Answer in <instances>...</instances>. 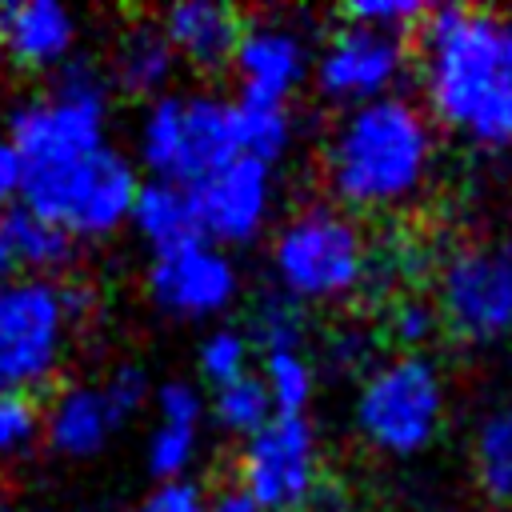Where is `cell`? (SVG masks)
I'll use <instances>...</instances> for the list:
<instances>
[{
    "label": "cell",
    "mask_w": 512,
    "mask_h": 512,
    "mask_svg": "<svg viewBox=\"0 0 512 512\" xmlns=\"http://www.w3.org/2000/svg\"><path fill=\"white\" fill-rule=\"evenodd\" d=\"M424 56V88L440 120L484 144L512 140V16L440 4L412 32Z\"/></svg>",
    "instance_id": "6da1fadb"
},
{
    "label": "cell",
    "mask_w": 512,
    "mask_h": 512,
    "mask_svg": "<svg viewBox=\"0 0 512 512\" xmlns=\"http://www.w3.org/2000/svg\"><path fill=\"white\" fill-rule=\"evenodd\" d=\"M432 160L428 116L396 96L360 104L324 152V176L344 204L376 208L408 196Z\"/></svg>",
    "instance_id": "7a4b0ae2"
},
{
    "label": "cell",
    "mask_w": 512,
    "mask_h": 512,
    "mask_svg": "<svg viewBox=\"0 0 512 512\" xmlns=\"http://www.w3.org/2000/svg\"><path fill=\"white\" fill-rule=\"evenodd\" d=\"M136 172L116 148H96L80 160L52 168H24L20 196L24 208L60 224L64 232H108L116 228L136 200Z\"/></svg>",
    "instance_id": "3957f363"
},
{
    "label": "cell",
    "mask_w": 512,
    "mask_h": 512,
    "mask_svg": "<svg viewBox=\"0 0 512 512\" xmlns=\"http://www.w3.org/2000/svg\"><path fill=\"white\" fill-rule=\"evenodd\" d=\"M108 84L88 60H72L56 72L52 96L32 100L12 116V148L24 168H52L96 152L104 140Z\"/></svg>",
    "instance_id": "277c9868"
},
{
    "label": "cell",
    "mask_w": 512,
    "mask_h": 512,
    "mask_svg": "<svg viewBox=\"0 0 512 512\" xmlns=\"http://www.w3.org/2000/svg\"><path fill=\"white\" fill-rule=\"evenodd\" d=\"M140 152L156 180L192 188L196 180L240 156L232 136V104L212 96H160L144 116Z\"/></svg>",
    "instance_id": "5b68a950"
},
{
    "label": "cell",
    "mask_w": 512,
    "mask_h": 512,
    "mask_svg": "<svg viewBox=\"0 0 512 512\" xmlns=\"http://www.w3.org/2000/svg\"><path fill=\"white\" fill-rule=\"evenodd\" d=\"M276 268L296 300L344 296L364 276V236L344 212L308 208L276 236Z\"/></svg>",
    "instance_id": "8992f818"
},
{
    "label": "cell",
    "mask_w": 512,
    "mask_h": 512,
    "mask_svg": "<svg viewBox=\"0 0 512 512\" xmlns=\"http://www.w3.org/2000/svg\"><path fill=\"white\" fill-rule=\"evenodd\" d=\"M444 408L440 376L420 356H396L376 368L360 388V428L372 444L388 452H416L432 440Z\"/></svg>",
    "instance_id": "52a82bcc"
},
{
    "label": "cell",
    "mask_w": 512,
    "mask_h": 512,
    "mask_svg": "<svg viewBox=\"0 0 512 512\" xmlns=\"http://www.w3.org/2000/svg\"><path fill=\"white\" fill-rule=\"evenodd\" d=\"M64 324L60 284L28 276L0 288V392H36L52 376Z\"/></svg>",
    "instance_id": "ba28073f"
},
{
    "label": "cell",
    "mask_w": 512,
    "mask_h": 512,
    "mask_svg": "<svg viewBox=\"0 0 512 512\" xmlns=\"http://www.w3.org/2000/svg\"><path fill=\"white\" fill-rule=\"evenodd\" d=\"M440 324L460 340L512 328V244H468L440 268Z\"/></svg>",
    "instance_id": "9c48e42d"
},
{
    "label": "cell",
    "mask_w": 512,
    "mask_h": 512,
    "mask_svg": "<svg viewBox=\"0 0 512 512\" xmlns=\"http://www.w3.org/2000/svg\"><path fill=\"white\" fill-rule=\"evenodd\" d=\"M260 512H304L320 488L316 436L304 416H272L240 452L236 480Z\"/></svg>",
    "instance_id": "30bf717a"
},
{
    "label": "cell",
    "mask_w": 512,
    "mask_h": 512,
    "mask_svg": "<svg viewBox=\"0 0 512 512\" xmlns=\"http://www.w3.org/2000/svg\"><path fill=\"white\" fill-rule=\"evenodd\" d=\"M408 40L412 32L348 24L344 32H336V40L320 56V68H316L320 92L332 100H368L384 92L408 56Z\"/></svg>",
    "instance_id": "8fae6325"
},
{
    "label": "cell",
    "mask_w": 512,
    "mask_h": 512,
    "mask_svg": "<svg viewBox=\"0 0 512 512\" xmlns=\"http://www.w3.org/2000/svg\"><path fill=\"white\" fill-rule=\"evenodd\" d=\"M204 236L248 240L268 212V164L236 156L188 188Z\"/></svg>",
    "instance_id": "7c38bea8"
},
{
    "label": "cell",
    "mask_w": 512,
    "mask_h": 512,
    "mask_svg": "<svg viewBox=\"0 0 512 512\" xmlns=\"http://www.w3.org/2000/svg\"><path fill=\"white\" fill-rule=\"evenodd\" d=\"M148 288L160 308L200 316L212 308H224L236 292V268L228 256H220L212 244L196 240L172 252H156L148 268Z\"/></svg>",
    "instance_id": "4fadbf2b"
},
{
    "label": "cell",
    "mask_w": 512,
    "mask_h": 512,
    "mask_svg": "<svg viewBox=\"0 0 512 512\" xmlns=\"http://www.w3.org/2000/svg\"><path fill=\"white\" fill-rule=\"evenodd\" d=\"M164 36L172 48H180L196 68L216 72L236 56V44L244 36V16L228 4L212 0H184L172 4L164 16Z\"/></svg>",
    "instance_id": "5bb4252c"
},
{
    "label": "cell",
    "mask_w": 512,
    "mask_h": 512,
    "mask_svg": "<svg viewBox=\"0 0 512 512\" xmlns=\"http://www.w3.org/2000/svg\"><path fill=\"white\" fill-rule=\"evenodd\" d=\"M236 72H240V84H244V96H256V100H280L296 88V80L304 76V48L292 32L284 28H244L240 44H236V56H232Z\"/></svg>",
    "instance_id": "9a60e30c"
},
{
    "label": "cell",
    "mask_w": 512,
    "mask_h": 512,
    "mask_svg": "<svg viewBox=\"0 0 512 512\" xmlns=\"http://www.w3.org/2000/svg\"><path fill=\"white\" fill-rule=\"evenodd\" d=\"M72 44V16L56 0H24L0 8V48L20 64L60 60Z\"/></svg>",
    "instance_id": "2e32d148"
},
{
    "label": "cell",
    "mask_w": 512,
    "mask_h": 512,
    "mask_svg": "<svg viewBox=\"0 0 512 512\" xmlns=\"http://www.w3.org/2000/svg\"><path fill=\"white\" fill-rule=\"evenodd\" d=\"M132 220L152 240L156 252H172V248L204 240V228H200V216H196V204H192L188 188H180L172 180L140 184L136 200H132Z\"/></svg>",
    "instance_id": "e0dca14e"
},
{
    "label": "cell",
    "mask_w": 512,
    "mask_h": 512,
    "mask_svg": "<svg viewBox=\"0 0 512 512\" xmlns=\"http://www.w3.org/2000/svg\"><path fill=\"white\" fill-rule=\"evenodd\" d=\"M112 428H120V420L108 408L100 388H68L48 408V436L68 456L100 452L104 440L112 436Z\"/></svg>",
    "instance_id": "ac0fdd59"
},
{
    "label": "cell",
    "mask_w": 512,
    "mask_h": 512,
    "mask_svg": "<svg viewBox=\"0 0 512 512\" xmlns=\"http://www.w3.org/2000/svg\"><path fill=\"white\" fill-rule=\"evenodd\" d=\"M172 56H176V48L168 44L164 28H156V24L132 28L116 52V84L128 96H148L168 80Z\"/></svg>",
    "instance_id": "d6986e66"
},
{
    "label": "cell",
    "mask_w": 512,
    "mask_h": 512,
    "mask_svg": "<svg viewBox=\"0 0 512 512\" xmlns=\"http://www.w3.org/2000/svg\"><path fill=\"white\" fill-rule=\"evenodd\" d=\"M288 132H292V120L280 100H256V96L232 100V136H236L240 156L268 164L284 152Z\"/></svg>",
    "instance_id": "ffe728a7"
},
{
    "label": "cell",
    "mask_w": 512,
    "mask_h": 512,
    "mask_svg": "<svg viewBox=\"0 0 512 512\" xmlns=\"http://www.w3.org/2000/svg\"><path fill=\"white\" fill-rule=\"evenodd\" d=\"M4 232H8V244L16 252V264H28V268H64L72 260V232H64L60 224L28 212L24 204L8 208L0 216Z\"/></svg>",
    "instance_id": "44dd1931"
},
{
    "label": "cell",
    "mask_w": 512,
    "mask_h": 512,
    "mask_svg": "<svg viewBox=\"0 0 512 512\" xmlns=\"http://www.w3.org/2000/svg\"><path fill=\"white\" fill-rule=\"evenodd\" d=\"M476 476L492 500L512 504V400L496 408L476 436Z\"/></svg>",
    "instance_id": "7402d4cb"
},
{
    "label": "cell",
    "mask_w": 512,
    "mask_h": 512,
    "mask_svg": "<svg viewBox=\"0 0 512 512\" xmlns=\"http://www.w3.org/2000/svg\"><path fill=\"white\" fill-rule=\"evenodd\" d=\"M252 340L272 352H296L304 340V308L292 292H264L252 308Z\"/></svg>",
    "instance_id": "603a6c76"
},
{
    "label": "cell",
    "mask_w": 512,
    "mask_h": 512,
    "mask_svg": "<svg viewBox=\"0 0 512 512\" xmlns=\"http://www.w3.org/2000/svg\"><path fill=\"white\" fill-rule=\"evenodd\" d=\"M216 420L240 436H256L272 420V396L260 376L244 372L240 380L216 388Z\"/></svg>",
    "instance_id": "cb8c5ba5"
},
{
    "label": "cell",
    "mask_w": 512,
    "mask_h": 512,
    "mask_svg": "<svg viewBox=\"0 0 512 512\" xmlns=\"http://www.w3.org/2000/svg\"><path fill=\"white\" fill-rule=\"evenodd\" d=\"M264 388L272 396L276 416H300L312 400V364L300 352H272L264 356Z\"/></svg>",
    "instance_id": "d4e9b609"
},
{
    "label": "cell",
    "mask_w": 512,
    "mask_h": 512,
    "mask_svg": "<svg viewBox=\"0 0 512 512\" xmlns=\"http://www.w3.org/2000/svg\"><path fill=\"white\" fill-rule=\"evenodd\" d=\"M424 12H428V4H412V0H352L340 8V16L348 24L392 28V32H416Z\"/></svg>",
    "instance_id": "484cf974"
},
{
    "label": "cell",
    "mask_w": 512,
    "mask_h": 512,
    "mask_svg": "<svg viewBox=\"0 0 512 512\" xmlns=\"http://www.w3.org/2000/svg\"><path fill=\"white\" fill-rule=\"evenodd\" d=\"M244 364H248V340L240 332H228V328L224 332H212L204 340V348H200V372L216 388L240 380L244 376Z\"/></svg>",
    "instance_id": "4316f807"
},
{
    "label": "cell",
    "mask_w": 512,
    "mask_h": 512,
    "mask_svg": "<svg viewBox=\"0 0 512 512\" xmlns=\"http://www.w3.org/2000/svg\"><path fill=\"white\" fill-rule=\"evenodd\" d=\"M192 448H196V428L160 424L152 432V444H148V468H152V476H160V480L180 476L188 468V460H192Z\"/></svg>",
    "instance_id": "83f0119b"
},
{
    "label": "cell",
    "mask_w": 512,
    "mask_h": 512,
    "mask_svg": "<svg viewBox=\"0 0 512 512\" xmlns=\"http://www.w3.org/2000/svg\"><path fill=\"white\" fill-rule=\"evenodd\" d=\"M40 416L36 392H0V452L28 444L40 428Z\"/></svg>",
    "instance_id": "f1b7e54d"
},
{
    "label": "cell",
    "mask_w": 512,
    "mask_h": 512,
    "mask_svg": "<svg viewBox=\"0 0 512 512\" xmlns=\"http://www.w3.org/2000/svg\"><path fill=\"white\" fill-rule=\"evenodd\" d=\"M440 324V312L420 300V296H404L388 308V332L396 344H424Z\"/></svg>",
    "instance_id": "f546056e"
},
{
    "label": "cell",
    "mask_w": 512,
    "mask_h": 512,
    "mask_svg": "<svg viewBox=\"0 0 512 512\" xmlns=\"http://www.w3.org/2000/svg\"><path fill=\"white\" fill-rule=\"evenodd\" d=\"M100 392H104L108 408L116 412V420L124 424V420L148 400V376H144V368H136V364H120V368L108 376V384H104Z\"/></svg>",
    "instance_id": "4dcf8cb0"
},
{
    "label": "cell",
    "mask_w": 512,
    "mask_h": 512,
    "mask_svg": "<svg viewBox=\"0 0 512 512\" xmlns=\"http://www.w3.org/2000/svg\"><path fill=\"white\" fill-rule=\"evenodd\" d=\"M156 408H160L164 424H180V428H196L200 424V412H204L200 392L192 384H184V380H168L156 392Z\"/></svg>",
    "instance_id": "1f68e13d"
},
{
    "label": "cell",
    "mask_w": 512,
    "mask_h": 512,
    "mask_svg": "<svg viewBox=\"0 0 512 512\" xmlns=\"http://www.w3.org/2000/svg\"><path fill=\"white\" fill-rule=\"evenodd\" d=\"M208 500H204V488L192 484V480H164L144 504L140 512H204Z\"/></svg>",
    "instance_id": "d6a6232c"
},
{
    "label": "cell",
    "mask_w": 512,
    "mask_h": 512,
    "mask_svg": "<svg viewBox=\"0 0 512 512\" xmlns=\"http://www.w3.org/2000/svg\"><path fill=\"white\" fill-rule=\"evenodd\" d=\"M20 180H24V164H20L16 148H12L8 140H0V208H4L8 196L20 188Z\"/></svg>",
    "instance_id": "836d02e7"
},
{
    "label": "cell",
    "mask_w": 512,
    "mask_h": 512,
    "mask_svg": "<svg viewBox=\"0 0 512 512\" xmlns=\"http://www.w3.org/2000/svg\"><path fill=\"white\" fill-rule=\"evenodd\" d=\"M204 512H260V508L240 484H224V488H216V496L208 500Z\"/></svg>",
    "instance_id": "e575fe53"
},
{
    "label": "cell",
    "mask_w": 512,
    "mask_h": 512,
    "mask_svg": "<svg viewBox=\"0 0 512 512\" xmlns=\"http://www.w3.org/2000/svg\"><path fill=\"white\" fill-rule=\"evenodd\" d=\"M12 268H16V252H12V244H8V232H4V224H0V288L8 284Z\"/></svg>",
    "instance_id": "d590c367"
},
{
    "label": "cell",
    "mask_w": 512,
    "mask_h": 512,
    "mask_svg": "<svg viewBox=\"0 0 512 512\" xmlns=\"http://www.w3.org/2000/svg\"><path fill=\"white\" fill-rule=\"evenodd\" d=\"M0 512H4V508H0Z\"/></svg>",
    "instance_id": "8d00e7d4"
}]
</instances>
